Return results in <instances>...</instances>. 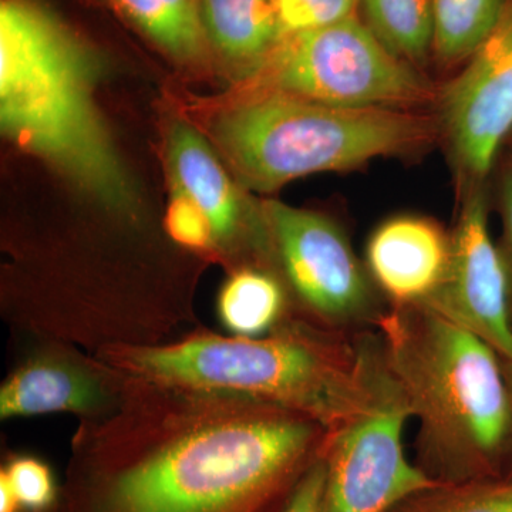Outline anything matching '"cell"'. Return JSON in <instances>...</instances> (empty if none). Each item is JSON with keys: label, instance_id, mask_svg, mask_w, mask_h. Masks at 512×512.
<instances>
[{"label": "cell", "instance_id": "9a60e30c", "mask_svg": "<svg viewBox=\"0 0 512 512\" xmlns=\"http://www.w3.org/2000/svg\"><path fill=\"white\" fill-rule=\"evenodd\" d=\"M217 312L231 335L245 338L268 335L298 315L284 279L255 266L234 269L229 275L218 295Z\"/></svg>", "mask_w": 512, "mask_h": 512}, {"label": "cell", "instance_id": "277c9868", "mask_svg": "<svg viewBox=\"0 0 512 512\" xmlns=\"http://www.w3.org/2000/svg\"><path fill=\"white\" fill-rule=\"evenodd\" d=\"M375 330L383 365L420 423L417 466L439 483L488 478L510 447L501 356L421 306H389Z\"/></svg>", "mask_w": 512, "mask_h": 512}, {"label": "cell", "instance_id": "30bf717a", "mask_svg": "<svg viewBox=\"0 0 512 512\" xmlns=\"http://www.w3.org/2000/svg\"><path fill=\"white\" fill-rule=\"evenodd\" d=\"M467 190L450 232L446 279L423 308L453 320L512 359L510 269L491 238L484 191L478 185Z\"/></svg>", "mask_w": 512, "mask_h": 512}, {"label": "cell", "instance_id": "ba28073f", "mask_svg": "<svg viewBox=\"0 0 512 512\" xmlns=\"http://www.w3.org/2000/svg\"><path fill=\"white\" fill-rule=\"evenodd\" d=\"M409 419L393 383L375 409L326 436L323 512H389L440 484L404 454L403 429Z\"/></svg>", "mask_w": 512, "mask_h": 512}, {"label": "cell", "instance_id": "5b68a950", "mask_svg": "<svg viewBox=\"0 0 512 512\" xmlns=\"http://www.w3.org/2000/svg\"><path fill=\"white\" fill-rule=\"evenodd\" d=\"M212 134L239 183L271 192L305 175L416 153L440 128L414 110L345 109L284 93L244 92L214 120Z\"/></svg>", "mask_w": 512, "mask_h": 512}, {"label": "cell", "instance_id": "8992f818", "mask_svg": "<svg viewBox=\"0 0 512 512\" xmlns=\"http://www.w3.org/2000/svg\"><path fill=\"white\" fill-rule=\"evenodd\" d=\"M245 82L248 92L284 93L345 109L416 110L436 99L427 77L393 55L360 16L281 37Z\"/></svg>", "mask_w": 512, "mask_h": 512}, {"label": "cell", "instance_id": "3957f363", "mask_svg": "<svg viewBox=\"0 0 512 512\" xmlns=\"http://www.w3.org/2000/svg\"><path fill=\"white\" fill-rule=\"evenodd\" d=\"M96 57L29 0L0 5V126L106 210L136 220L138 194L101 119Z\"/></svg>", "mask_w": 512, "mask_h": 512}, {"label": "cell", "instance_id": "7a4b0ae2", "mask_svg": "<svg viewBox=\"0 0 512 512\" xmlns=\"http://www.w3.org/2000/svg\"><path fill=\"white\" fill-rule=\"evenodd\" d=\"M93 355L144 382L278 404L328 434L375 409L393 386L375 329L340 332L299 315L258 338L198 329L175 342L109 345Z\"/></svg>", "mask_w": 512, "mask_h": 512}, {"label": "cell", "instance_id": "d6986e66", "mask_svg": "<svg viewBox=\"0 0 512 512\" xmlns=\"http://www.w3.org/2000/svg\"><path fill=\"white\" fill-rule=\"evenodd\" d=\"M389 512H512V477L440 483Z\"/></svg>", "mask_w": 512, "mask_h": 512}, {"label": "cell", "instance_id": "4fadbf2b", "mask_svg": "<svg viewBox=\"0 0 512 512\" xmlns=\"http://www.w3.org/2000/svg\"><path fill=\"white\" fill-rule=\"evenodd\" d=\"M451 238L436 221L399 215L370 235L366 268L390 306H426L446 279Z\"/></svg>", "mask_w": 512, "mask_h": 512}, {"label": "cell", "instance_id": "2e32d148", "mask_svg": "<svg viewBox=\"0 0 512 512\" xmlns=\"http://www.w3.org/2000/svg\"><path fill=\"white\" fill-rule=\"evenodd\" d=\"M107 2L174 59L191 63L205 56L208 39L198 0Z\"/></svg>", "mask_w": 512, "mask_h": 512}, {"label": "cell", "instance_id": "8fae6325", "mask_svg": "<svg viewBox=\"0 0 512 512\" xmlns=\"http://www.w3.org/2000/svg\"><path fill=\"white\" fill-rule=\"evenodd\" d=\"M126 376L70 343L36 339L0 386V417L69 413L80 421L113 412Z\"/></svg>", "mask_w": 512, "mask_h": 512}, {"label": "cell", "instance_id": "ffe728a7", "mask_svg": "<svg viewBox=\"0 0 512 512\" xmlns=\"http://www.w3.org/2000/svg\"><path fill=\"white\" fill-rule=\"evenodd\" d=\"M0 474L9 481L23 511L46 512L59 504L62 495L59 494L55 477L40 458L16 454L6 461Z\"/></svg>", "mask_w": 512, "mask_h": 512}, {"label": "cell", "instance_id": "cb8c5ba5", "mask_svg": "<svg viewBox=\"0 0 512 512\" xmlns=\"http://www.w3.org/2000/svg\"><path fill=\"white\" fill-rule=\"evenodd\" d=\"M501 210H503L505 244H507V256H504L510 269L512 285V170L508 171L504 177Z\"/></svg>", "mask_w": 512, "mask_h": 512}, {"label": "cell", "instance_id": "7c38bea8", "mask_svg": "<svg viewBox=\"0 0 512 512\" xmlns=\"http://www.w3.org/2000/svg\"><path fill=\"white\" fill-rule=\"evenodd\" d=\"M167 157L174 187L211 221L217 255L244 259L245 266L278 274L262 205H248L205 138L190 124L175 121L168 133Z\"/></svg>", "mask_w": 512, "mask_h": 512}, {"label": "cell", "instance_id": "484cf974", "mask_svg": "<svg viewBox=\"0 0 512 512\" xmlns=\"http://www.w3.org/2000/svg\"><path fill=\"white\" fill-rule=\"evenodd\" d=\"M501 363H503L505 383H507L508 397H510L511 431L510 447H508V453L512 454V359H505V357H501Z\"/></svg>", "mask_w": 512, "mask_h": 512}, {"label": "cell", "instance_id": "603a6c76", "mask_svg": "<svg viewBox=\"0 0 512 512\" xmlns=\"http://www.w3.org/2000/svg\"><path fill=\"white\" fill-rule=\"evenodd\" d=\"M326 467L322 454L308 468L281 512H323Z\"/></svg>", "mask_w": 512, "mask_h": 512}, {"label": "cell", "instance_id": "44dd1931", "mask_svg": "<svg viewBox=\"0 0 512 512\" xmlns=\"http://www.w3.org/2000/svg\"><path fill=\"white\" fill-rule=\"evenodd\" d=\"M281 37L338 25L359 16L360 0H275Z\"/></svg>", "mask_w": 512, "mask_h": 512}, {"label": "cell", "instance_id": "ac0fdd59", "mask_svg": "<svg viewBox=\"0 0 512 512\" xmlns=\"http://www.w3.org/2000/svg\"><path fill=\"white\" fill-rule=\"evenodd\" d=\"M360 10L393 55L417 67L433 53L431 0H360Z\"/></svg>", "mask_w": 512, "mask_h": 512}, {"label": "cell", "instance_id": "9c48e42d", "mask_svg": "<svg viewBox=\"0 0 512 512\" xmlns=\"http://www.w3.org/2000/svg\"><path fill=\"white\" fill-rule=\"evenodd\" d=\"M440 93V134L467 188L477 187L512 130V0L493 32Z\"/></svg>", "mask_w": 512, "mask_h": 512}, {"label": "cell", "instance_id": "5bb4252c", "mask_svg": "<svg viewBox=\"0 0 512 512\" xmlns=\"http://www.w3.org/2000/svg\"><path fill=\"white\" fill-rule=\"evenodd\" d=\"M208 42L247 74L281 39L275 0H198Z\"/></svg>", "mask_w": 512, "mask_h": 512}, {"label": "cell", "instance_id": "4316f807", "mask_svg": "<svg viewBox=\"0 0 512 512\" xmlns=\"http://www.w3.org/2000/svg\"><path fill=\"white\" fill-rule=\"evenodd\" d=\"M46 512H69V511H67L66 507H64L62 497H60L59 504H57L56 507H53L52 510H49Z\"/></svg>", "mask_w": 512, "mask_h": 512}, {"label": "cell", "instance_id": "6da1fadb", "mask_svg": "<svg viewBox=\"0 0 512 512\" xmlns=\"http://www.w3.org/2000/svg\"><path fill=\"white\" fill-rule=\"evenodd\" d=\"M326 436L278 404L126 376L113 412L80 421L62 501L69 512H281Z\"/></svg>", "mask_w": 512, "mask_h": 512}, {"label": "cell", "instance_id": "7402d4cb", "mask_svg": "<svg viewBox=\"0 0 512 512\" xmlns=\"http://www.w3.org/2000/svg\"><path fill=\"white\" fill-rule=\"evenodd\" d=\"M164 228L178 247L198 254L217 255L214 228L205 212L185 192L173 187Z\"/></svg>", "mask_w": 512, "mask_h": 512}, {"label": "cell", "instance_id": "d4e9b609", "mask_svg": "<svg viewBox=\"0 0 512 512\" xmlns=\"http://www.w3.org/2000/svg\"><path fill=\"white\" fill-rule=\"evenodd\" d=\"M0 512H25L9 481L0 474Z\"/></svg>", "mask_w": 512, "mask_h": 512}, {"label": "cell", "instance_id": "e0dca14e", "mask_svg": "<svg viewBox=\"0 0 512 512\" xmlns=\"http://www.w3.org/2000/svg\"><path fill=\"white\" fill-rule=\"evenodd\" d=\"M510 0H431L433 55L444 66L466 63L487 39Z\"/></svg>", "mask_w": 512, "mask_h": 512}, {"label": "cell", "instance_id": "52a82bcc", "mask_svg": "<svg viewBox=\"0 0 512 512\" xmlns=\"http://www.w3.org/2000/svg\"><path fill=\"white\" fill-rule=\"evenodd\" d=\"M262 211L296 313L340 332L375 329L390 305L345 231L325 215L281 201L264 202Z\"/></svg>", "mask_w": 512, "mask_h": 512}]
</instances>
